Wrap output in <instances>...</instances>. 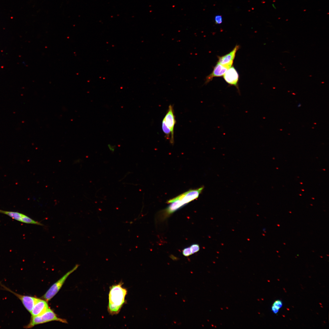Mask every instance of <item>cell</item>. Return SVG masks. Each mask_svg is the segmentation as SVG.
I'll list each match as a JSON object with an SVG mask.
<instances>
[{
  "instance_id": "cell-1",
  "label": "cell",
  "mask_w": 329,
  "mask_h": 329,
  "mask_svg": "<svg viewBox=\"0 0 329 329\" xmlns=\"http://www.w3.org/2000/svg\"><path fill=\"white\" fill-rule=\"evenodd\" d=\"M123 283L121 281L113 285L109 288L108 311L110 315L117 314L123 306L126 303L125 297L127 294L126 288L122 287Z\"/></svg>"
},
{
  "instance_id": "cell-2",
  "label": "cell",
  "mask_w": 329,
  "mask_h": 329,
  "mask_svg": "<svg viewBox=\"0 0 329 329\" xmlns=\"http://www.w3.org/2000/svg\"><path fill=\"white\" fill-rule=\"evenodd\" d=\"M204 187L190 189L172 199L167 203L170 204L165 210L168 214H171L191 201L197 199L202 192Z\"/></svg>"
},
{
  "instance_id": "cell-3",
  "label": "cell",
  "mask_w": 329,
  "mask_h": 329,
  "mask_svg": "<svg viewBox=\"0 0 329 329\" xmlns=\"http://www.w3.org/2000/svg\"><path fill=\"white\" fill-rule=\"evenodd\" d=\"M52 321H57L67 323L66 320L58 317L55 313L49 308L45 313L41 315L31 317L29 323L24 326L25 328H30L36 325Z\"/></svg>"
},
{
  "instance_id": "cell-4",
  "label": "cell",
  "mask_w": 329,
  "mask_h": 329,
  "mask_svg": "<svg viewBox=\"0 0 329 329\" xmlns=\"http://www.w3.org/2000/svg\"><path fill=\"white\" fill-rule=\"evenodd\" d=\"M78 266L79 265L76 264L71 270L67 272L53 284L42 296V298L47 302L51 299L60 289L68 276L75 271Z\"/></svg>"
},
{
  "instance_id": "cell-5",
  "label": "cell",
  "mask_w": 329,
  "mask_h": 329,
  "mask_svg": "<svg viewBox=\"0 0 329 329\" xmlns=\"http://www.w3.org/2000/svg\"><path fill=\"white\" fill-rule=\"evenodd\" d=\"M1 285L5 290H7L16 296L22 302L26 309L31 313L35 304L37 298L30 296L23 295L16 293L0 283Z\"/></svg>"
},
{
  "instance_id": "cell-6",
  "label": "cell",
  "mask_w": 329,
  "mask_h": 329,
  "mask_svg": "<svg viewBox=\"0 0 329 329\" xmlns=\"http://www.w3.org/2000/svg\"><path fill=\"white\" fill-rule=\"evenodd\" d=\"M163 119L165 124L171 131L170 143H174V130L176 123L175 117L174 114L173 107L171 105H169L167 112Z\"/></svg>"
},
{
  "instance_id": "cell-7",
  "label": "cell",
  "mask_w": 329,
  "mask_h": 329,
  "mask_svg": "<svg viewBox=\"0 0 329 329\" xmlns=\"http://www.w3.org/2000/svg\"><path fill=\"white\" fill-rule=\"evenodd\" d=\"M224 79L229 85L235 87L240 93L238 86L239 75L233 66H231L227 69L224 74Z\"/></svg>"
},
{
  "instance_id": "cell-8",
  "label": "cell",
  "mask_w": 329,
  "mask_h": 329,
  "mask_svg": "<svg viewBox=\"0 0 329 329\" xmlns=\"http://www.w3.org/2000/svg\"><path fill=\"white\" fill-rule=\"evenodd\" d=\"M239 48V45H237L229 53L222 56H218V60L217 62L223 65L231 67L232 65L236 52Z\"/></svg>"
},
{
  "instance_id": "cell-9",
  "label": "cell",
  "mask_w": 329,
  "mask_h": 329,
  "mask_svg": "<svg viewBox=\"0 0 329 329\" xmlns=\"http://www.w3.org/2000/svg\"><path fill=\"white\" fill-rule=\"evenodd\" d=\"M230 67L223 65L217 62L212 72L206 77L205 83H208L211 81L214 77L223 76Z\"/></svg>"
},
{
  "instance_id": "cell-10",
  "label": "cell",
  "mask_w": 329,
  "mask_h": 329,
  "mask_svg": "<svg viewBox=\"0 0 329 329\" xmlns=\"http://www.w3.org/2000/svg\"><path fill=\"white\" fill-rule=\"evenodd\" d=\"M49 308L47 301L38 298L30 313L31 317L40 315L46 311Z\"/></svg>"
},
{
  "instance_id": "cell-11",
  "label": "cell",
  "mask_w": 329,
  "mask_h": 329,
  "mask_svg": "<svg viewBox=\"0 0 329 329\" xmlns=\"http://www.w3.org/2000/svg\"><path fill=\"white\" fill-rule=\"evenodd\" d=\"M22 222L27 224H32L39 225L43 226V225L40 222L36 221L28 216L25 215L22 220Z\"/></svg>"
},
{
  "instance_id": "cell-12",
  "label": "cell",
  "mask_w": 329,
  "mask_h": 329,
  "mask_svg": "<svg viewBox=\"0 0 329 329\" xmlns=\"http://www.w3.org/2000/svg\"><path fill=\"white\" fill-rule=\"evenodd\" d=\"M162 128L163 132L165 135L166 138L167 139H170V135L171 134V131L169 128L166 125L163 119L162 122Z\"/></svg>"
},
{
  "instance_id": "cell-13",
  "label": "cell",
  "mask_w": 329,
  "mask_h": 329,
  "mask_svg": "<svg viewBox=\"0 0 329 329\" xmlns=\"http://www.w3.org/2000/svg\"><path fill=\"white\" fill-rule=\"evenodd\" d=\"M190 250L192 254L196 253L200 250V246L199 245L197 244H192L190 247Z\"/></svg>"
},
{
  "instance_id": "cell-14",
  "label": "cell",
  "mask_w": 329,
  "mask_h": 329,
  "mask_svg": "<svg viewBox=\"0 0 329 329\" xmlns=\"http://www.w3.org/2000/svg\"><path fill=\"white\" fill-rule=\"evenodd\" d=\"M182 253L184 256H186L191 255L192 253L190 248L188 247L184 248L183 250Z\"/></svg>"
},
{
  "instance_id": "cell-15",
  "label": "cell",
  "mask_w": 329,
  "mask_h": 329,
  "mask_svg": "<svg viewBox=\"0 0 329 329\" xmlns=\"http://www.w3.org/2000/svg\"><path fill=\"white\" fill-rule=\"evenodd\" d=\"M272 305L279 309L282 306V303L280 300H278L274 302Z\"/></svg>"
},
{
  "instance_id": "cell-16",
  "label": "cell",
  "mask_w": 329,
  "mask_h": 329,
  "mask_svg": "<svg viewBox=\"0 0 329 329\" xmlns=\"http://www.w3.org/2000/svg\"><path fill=\"white\" fill-rule=\"evenodd\" d=\"M215 22L217 24H220L222 23V17L221 16L218 15L215 17Z\"/></svg>"
},
{
  "instance_id": "cell-17",
  "label": "cell",
  "mask_w": 329,
  "mask_h": 329,
  "mask_svg": "<svg viewBox=\"0 0 329 329\" xmlns=\"http://www.w3.org/2000/svg\"><path fill=\"white\" fill-rule=\"evenodd\" d=\"M271 308L272 311L275 314L277 313L279 311V309L273 305H272Z\"/></svg>"
},
{
  "instance_id": "cell-18",
  "label": "cell",
  "mask_w": 329,
  "mask_h": 329,
  "mask_svg": "<svg viewBox=\"0 0 329 329\" xmlns=\"http://www.w3.org/2000/svg\"><path fill=\"white\" fill-rule=\"evenodd\" d=\"M108 147L110 150L112 152L114 151L115 146H112L111 144H108Z\"/></svg>"
},
{
  "instance_id": "cell-19",
  "label": "cell",
  "mask_w": 329,
  "mask_h": 329,
  "mask_svg": "<svg viewBox=\"0 0 329 329\" xmlns=\"http://www.w3.org/2000/svg\"><path fill=\"white\" fill-rule=\"evenodd\" d=\"M300 105H301L299 103V104L298 105V107H300Z\"/></svg>"
},
{
  "instance_id": "cell-20",
  "label": "cell",
  "mask_w": 329,
  "mask_h": 329,
  "mask_svg": "<svg viewBox=\"0 0 329 329\" xmlns=\"http://www.w3.org/2000/svg\"><path fill=\"white\" fill-rule=\"evenodd\" d=\"M272 5H273V7H274L275 9H276V8H275L276 7H275V6H274V4H273Z\"/></svg>"
}]
</instances>
